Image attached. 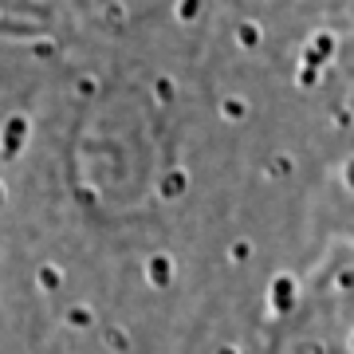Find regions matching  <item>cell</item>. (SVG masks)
Segmentation results:
<instances>
[{"label": "cell", "mask_w": 354, "mask_h": 354, "mask_svg": "<svg viewBox=\"0 0 354 354\" xmlns=\"http://www.w3.org/2000/svg\"><path fill=\"white\" fill-rule=\"evenodd\" d=\"M162 0H0V39H64L114 32Z\"/></svg>", "instance_id": "obj_1"}]
</instances>
